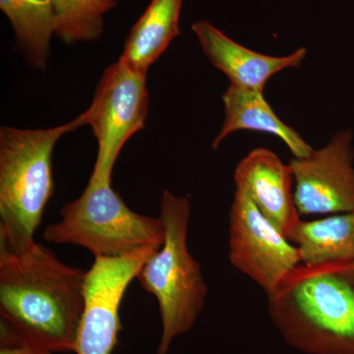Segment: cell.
I'll return each instance as SVG.
<instances>
[{
  "instance_id": "6da1fadb",
  "label": "cell",
  "mask_w": 354,
  "mask_h": 354,
  "mask_svg": "<svg viewBox=\"0 0 354 354\" xmlns=\"http://www.w3.org/2000/svg\"><path fill=\"white\" fill-rule=\"evenodd\" d=\"M86 272L39 243L22 252L0 249V317L53 353L73 351Z\"/></svg>"
},
{
  "instance_id": "7a4b0ae2",
  "label": "cell",
  "mask_w": 354,
  "mask_h": 354,
  "mask_svg": "<svg viewBox=\"0 0 354 354\" xmlns=\"http://www.w3.org/2000/svg\"><path fill=\"white\" fill-rule=\"evenodd\" d=\"M283 341L305 354H354V258L302 263L267 295Z\"/></svg>"
},
{
  "instance_id": "3957f363",
  "label": "cell",
  "mask_w": 354,
  "mask_h": 354,
  "mask_svg": "<svg viewBox=\"0 0 354 354\" xmlns=\"http://www.w3.org/2000/svg\"><path fill=\"white\" fill-rule=\"evenodd\" d=\"M84 127L80 115L46 129L0 128V249L22 252L53 196V153L58 140Z\"/></svg>"
},
{
  "instance_id": "277c9868",
  "label": "cell",
  "mask_w": 354,
  "mask_h": 354,
  "mask_svg": "<svg viewBox=\"0 0 354 354\" xmlns=\"http://www.w3.org/2000/svg\"><path fill=\"white\" fill-rule=\"evenodd\" d=\"M190 215L188 198L162 192L164 243L137 276L142 288L158 300L162 335L157 354H167L172 342L192 329L208 295L201 267L188 249Z\"/></svg>"
},
{
  "instance_id": "5b68a950",
  "label": "cell",
  "mask_w": 354,
  "mask_h": 354,
  "mask_svg": "<svg viewBox=\"0 0 354 354\" xmlns=\"http://www.w3.org/2000/svg\"><path fill=\"white\" fill-rule=\"evenodd\" d=\"M62 220L48 225L46 241L88 249L95 257H118L165 241L160 218L140 215L111 188V181L90 177L85 190L60 211Z\"/></svg>"
},
{
  "instance_id": "8992f818",
  "label": "cell",
  "mask_w": 354,
  "mask_h": 354,
  "mask_svg": "<svg viewBox=\"0 0 354 354\" xmlns=\"http://www.w3.org/2000/svg\"><path fill=\"white\" fill-rule=\"evenodd\" d=\"M146 77L120 60L104 70L90 108L80 115L84 127L92 128L97 143L91 176L111 183L123 147L145 127L149 108Z\"/></svg>"
},
{
  "instance_id": "52a82bcc",
  "label": "cell",
  "mask_w": 354,
  "mask_h": 354,
  "mask_svg": "<svg viewBox=\"0 0 354 354\" xmlns=\"http://www.w3.org/2000/svg\"><path fill=\"white\" fill-rule=\"evenodd\" d=\"M160 247L146 246L118 257L95 258L94 264L86 272L84 309L74 353H113L121 328L123 297L141 268Z\"/></svg>"
},
{
  "instance_id": "ba28073f",
  "label": "cell",
  "mask_w": 354,
  "mask_h": 354,
  "mask_svg": "<svg viewBox=\"0 0 354 354\" xmlns=\"http://www.w3.org/2000/svg\"><path fill=\"white\" fill-rule=\"evenodd\" d=\"M230 264L261 286L266 295L297 266L299 249L281 234L243 191L235 189L230 211Z\"/></svg>"
},
{
  "instance_id": "9c48e42d",
  "label": "cell",
  "mask_w": 354,
  "mask_h": 354,
  "mask_svg": "<svg viewBox=\"0 0 354 354\" xmlns=\"http://www.w3.org/2000/svg\"><path fill=\"white\" fill-rule=\"evenodd\" d=\"M351 131L337 133L305 158H292L295 199L300 216L354 211V149Z\"/></svg>"
},
{
  "instance_id": "30bf717a",
  "label": "cell",
  "mask_w": 354,
  "mask_h": 354,
  "mask_svg": "<svg viewBox=\"0 0 354 354\" xmlns=\"http://www.w3.org/2000/svg\"><path fill=\"white\" fill-rule=\"evenodd\" d=\"M235 188L243 191L261 213L288 239L301 218L292 190V169L266 148L251 151L235 167Z\"/></svg>"
},
{
  "instance_id": "8fae6325",
  "label": "cell",
  "mask_w": 354,
  "mask_h": 354,
  "mask_svg": "<svg viewBox=\"0 0 354 354\" xmlns=\"http://www.w3.org/2000/svg\"><path fill=\"white\" fill-rule=\"evenodd\" d=\"M191 28L209 62L235 87L264 93L272 76L299 67L307 55L304 48L285 57L263 55L236 43L206 20L196 21Z\"/></svg>"
},
{
  "instance_id": "7c38bea8",
  "label": "cell",
  "mask_w": 354,
  "mask_h": 354,
  "mask_svg": "<svg viewBox=\"0 0 354 354\" xmlns=\"http://www.w3.org/2000/svg\"><path fill=\"white\" fill-rule=\"evenodd\" d=\"M223 118L220 132L213 141L218 150L227 137L241 130L274 135L290 149L293 158H305L314 150L297 130L283 122L274 113L264 93L230 85L223 95Z\"/></svg>"
},
{
  "instance_id": "4fadbf2b",
  "label": "cell",
  "mask_w": 354,
  "mask_h": 354,
  "mask_svg": "<svg viewBox=\"0 0 354 354\" xmlns=\"http://www.w3.org/2000/svg\"><path fill=\"white\" fill-rule=\"evenodd\" d=\"M183 0H151L133 26L120 62L137 73L147 75L149 68L180 35Z\"/></svg>"
},
{
  "instance_id": "5bb4252c",
  "label": "cell",
  "mask_w": 354,
  "mask_h": 354,
  "mask_svg": "<svg viewBox=\"0 0 354 354\" xmlns=\"http://www.w3.org/2000/svg\"><path fill=\"white\" fill-rule=\"evenodd\" d=\"M10 22L16 46L32 68L44 71L50 57V41L57 31L53 0H0Z\"/></svg>"
},
{
  "instance_id": "9a60e30c",
  "label": "cell",
  "mask_w": 354,
  "mask_h": 354,
  "mask_svg": "<svg viewBox=\"0 0 354 354\" xmlns=\"http://www.w3.org/2000/svg\"><path fill=\"white\" fill-rule=\"evenodd\" d=\"M290 241L299 249L302 263L354 258V211L301 221Z\"/></svg>"
},
{
  "instance_id": "2e32d148",
  "label": "cell",
  "mask_w": 354,
  "mask_h": 354,
  "mask_svg": "<svg viewBox=\"0 0 354 354\" xmlns=\"http://www.w3.org/2000/svg\"><path fill=\"white\" fill-rule=\"evenodd\" d=\"M57 15L55 36L65 44L90 43L101 38L104 15L118 0H53Z\"/></svg>"
},
{
  "instance_id": "e0dca14e",
  "label": "cell",
  "mask_w": 354,
  "mask_h": 354,
  "mask_svg": "<svg viewBox=\"0 0 354 354\" xmlns=\"http://www.w3.org/2000/svg\"><path fill=\"white\" fill-rule=\"evenodd\" d=\"M0 354H53L0 317Z\"/></svg>"
}]
</instances>
